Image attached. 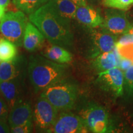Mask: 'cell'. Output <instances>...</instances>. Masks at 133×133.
<instances>
[{
	"label": "cell",
	"instance_id": "cell-1",
	"mask_svg": "<svg viewBox=\"0 0 133 133\" xmlns=\"http://www.w3.org/2000/svg\"><path fill=\"white\" fill-rule=\"evenodd\" d=\"M29 19L49 42L67 49L73 46L74 34L71 21L60 16L49 1L30 14Z\"/></svg>",
	"mask_w": 133,
	"mask_h": 133
},
{
	"label": "cell",
	"instance_id": "cell-2",
	"mask_svg": "<svg viewBox=\"0 0 133 133\" xmlns=\"http://www.w3.org/2000/svg\"><path fill=\"white\" fill-rule=\"evenodd\" d=\"M66 64L51 61L43 55H31L29 57L27 74L35 92L43 89L58 79L65 76Z\"/></svg>",
	"mask_w": 133,
	"mask_h": 133
},
{
	"label": "cell",
	"instance_id": "cell-3",
	"mask_svg": "<svg viewBox=\"0 0 133 133\" xmlns=\"http://www.w3.org/2000/svg\"><path fill=\"white\" fill-rule=\"evenodd\" d=\"M40 96L47 99L59 111H70L75 107L78 87L74 81L65 76L43 89Z\"/></svg>",
	"mask_w": 133,
	"mask_h": 133
},
{
	"label": "cell",
	"instance_id": "cell-4",
	"mask_svg": "<svg viewBox=\"0 0 133 133\" xmlns=\"http://www.w3.org/2000/svg\"><path fill=\"white\" fill-rule=\"evenodd\" d=\"M29 19L25 13L20 10L8 11L0 21V34L17 46H22Z\"/></svg>",
	"mask_w": 133,
	"mask_h": 133
},
{
	"label": "cell",
	"instance_id": "cell-5",
	"mask_svg": "<svg viewBox=\"0 0 133 133\" xmlns=\"http://www.w3.org/2000/svg\"><path fill=\"white\" fill-rule=\"evenodd\" d=\"M79 116L88 131L94 133L112 132V125L107 110L102 106L88 103L81 108Z\"/></svg>",
	"mask_w": 133,
	"mask_h": 133
},
{
	"label": "cell",
	"instance_id": "cell-6",
	"mask_svg": "<svg viewBox=\"0 0 133 133\" xmlns=\"http://www.w3.org/2000/svg\"><path fill=\"white\" fill-rule=\"evenodd\" d=\"M59 112L47 99L40 96L36 101L33 110V120L36 128L47 132L56 122Z\"/></svg>",
	"mask_w": 133,
	"mask_h": 133
},
{
	"label": "cell",
	"instance_id": "cell-7",
	"mask_svg": "<svg viewBox=\"0 0 133 133\" xmlns=\"http://www.w3.org/2000/svg\"><path fill=\"white\" fill-rule=\"evenodd\" d=\"M124 71L118 67H115L98 74L96 83L102 90L116 97L123 94Z\"/></svg>",
	"mask_w": 133,
	"mask_h": 133
},
{
	"label": "cell",
	"instance_id": "cell-8",
	"mask_svg": "<svg viewBox=\"0 0 133 133\" xmlns=\"http://www.w3.org/2000/svg\"><path fill=\"white\" fill-rule=\"evenodd\" d=\"M89 132L79 115L69 111H61L56 122L47 131L51 133H84Z\"/></svg>",
	"mask_w": 133,
	"mask_h": 133
},
{
	"label": "cell",
	"instance_id": "cell-9",
	"mask_svg": "<svg viewBox=\"0 0 133 133\" xmlns=\"http://www.w3.org/2000/svg\"><path fill=\"white\" fill-rule=\"evenodd\" d=\"M126 11L107 8L104 10V21L101 27L112 34H125L132 26Z\"/></svg>",
	"mask_w": 133,
	"mask_h": 133
},
{
	"label": "cell",
	"instance_id": "cell-10",
	"mask_svg": "<svg viewBox=\"0 0 133 133\" xmlns=\"http://www.w3.org/2000/svg\"><path fill=\"white\" fill-rule=\"evenodd\" d=\"M100 28L91 29L89 54L92 59L103 52L113 51L118 41L116 35Z\"/></svg>",
	"mask_w": 133,
	"mask_h": 133
},
{
	"label": "cell",
	"instance_id": "cell-11",
	"mask_svg": "<svg viewBox=\"0 0 133 133\" xmlns=\"http://www.w3.org/2000/svg\"><path fill=\"white\" fill-rule=\"evenodd\" d=\"M25 73L14 79L0 81V95L7 103L9 109L23 100V88Z\"/></svg>",
	"mask_w": 133,
	"mask_h": 133
},
{
	"label": "cell",
	"instance_id": "cell-12",
	"mask_svg": "<svg viewBox=\"0 0 133 133\" xmlns=\"http://www.w3.org/2000/svg\"><path fill=\"white\" fill-rule=\"evenodd\" d=\"M75 19L86 27L96 29L102 25L104 17L101 15L99 9L88 4L86 6H78Z\"/></svg>",
	"mask_w": 133,
	"mask_h": 133
},
{
	"label": "cell",
	"instance_id": "cell-13",
	"mask_svg": "<svg viewBox=\"0 0 133 133\" xmlns=\"http://www.w3.org/2000/svg\"><path fill=\"white\" fill-rule=\"evenodd\" d=\"M33 111L30 104L22 100L10 109L8 121L10 128H12L33 121Z\"/></svg>",
	"mask_w": 133,
	"mask_h": 133
},
{
	"label": "cell",
	"instance_id": "cell-14",
	"mask_svg": "<svg viewBox=\"0 0 133 133\" xmlns=\"http://www.w3.org/2000/svg\"><path fill=\"white\" fill-rule=\"evenodd\" d=\"M28 61L24 56H17L16 59L0 63V81L14 79L25 73Z\"/></svg>",
	"mask_w": 133,
	"mask_h": 133
},
{
	"label": "cell",
	"instance_id": "cell-15",
	"mask_svg": "<svg viewBox=\"0 0 133 133\" xmlns=\"http://www.w3.org/2000/svg\"><path fill=\"white\" fill-rule=\"evenodd\" d=\"M46 38L41 31L31 22L26 25L25 31L23 46L30 52L41 49L45 43Z\"/></svg>",
	"mask_w": 133,
	"mask_h": 133
},
{
	"label": "cell",
	"instance_id": "cell-16",
	"mask_svg": "<svg viewBox=\"0 0 133 133\" xmlns=\"http://www.w3.org/2000/svg\"><path fill=\"white\" fill-rule=\"evenodd\" d=\"M41 54L48 59L59 64H68L73 59L72 54L67 49L50 42L46 44L44 43V46L41 48Z\"/></svg>",
	"mask_w": 133,
	"mask_h": 133
},
{
	"label": "cell",
	"instance_id": "cell-17",
	"mask_svg": "<svg viewBox=\"0 0 133 133\" xmlns=\"http://www.w3.org/2000/svg\"><path fill=\"white\" fill-rule=\"evenodd\" d=\"M118 54L115 49L109 52H103L93 59V66L99 72L118 67Z\"/></svg>",
	"mask_w": 133,
	"mask_h": 133
},
{
	"label": "cell",
	"instance_id": "cell-18",
	"mask_svg": "<svg viewBox=\"0 0 133 133\" xmlns=\"http://www.w3.org/2000/svg\"><path fill=\"white\" fill-rule=\"evenodd\" d=\"M49 1L62 17L70 21L75 19L78 6L74 2L70 0H49Z\"/></svg>",
	"mask_w": 133,
	"mask_h": 133
},
{
	"label": "cell",
	"instance_id": "cell-19",
	"mask_svg": "<svg viewBox=\"0 0 133 133\" xmlns=\"http://www.w3.org/2000/svg\"><path fill=\"white\" fill-rule=\"evenodd\" d=\"M124 86L123 101L126 106L133 109V65L124 71Z\"/></svg>",
	"mask_w": 133,
	"mask_h": 133
},
{
	"label": "cell",
	"instance_id": "cell-20",
	"mask_svg": "<svg viewBox=\"0 0 133 133\" xmlns=\"http://www.w3.org/2000/svg\"><path fill=\"white\" fill-rule=\"evenodd\" d=\"M17 48L14 43L4 38L0 39V60L1 61H12L17 57Z\"/></svg>",
	"mask_w": 133,
	"mask_h": 133
},
{
	"label": "cell",
	"instance_id": "cell-21",
	"mask_svg": "<svg viewBox=\"0 0 133 133\" xmlns=\"http://www.w3.org/2000/svg\"><path fill=\"white\" fill-rule=\"evenodd\" d=\"M49 0H12L16 7L26 14H31L48 3Z\"/></svg>",
	"mask_w": 133,
	"mask_h": 133
},
{
	"label": "cell",
	"instance_id": "cell-22",
	"mask_svg": "<svg viewBox=\"0 0 133 133\" xmlns=\"http://www.w3.org/2000/svg\"><path fill=\"white\" fill-rule=\"evenodd\" d=\"M105 7L128 11L133 6V0H104Z\"/></svg>",
	"mask_w": 133,
	"mask_h": 133
},
{
	"label": "cell",
	"instance_id": "cell-23",
	"mask_svg": "<svg viewBox=\"0 0 133 133\" xmlns=\"http://www.w3.org/2000/svg\"><path fill=\"white\" fill-rule=\"evenodd\" d=\"M115 49L119 57L129 59L133 62V43L125 45L116 44Z\"/></svg>",
	"mask_w": 133,
	"mask_h": 133
},
{
	"label": "cell",
	"instance_id": "cell-24",
	"mask_svg": "<svg viewBox=\"0 0 133 133\" xmlns=\"http://www.w3.org/2000/svg\"><path fill=\"white\" fill-rule=\"evenodd\" d=\"M33 130V121H30L21 125L11 128V132L30 133Z\"/></svg>",
	"mask_w": 133,
	"mask_h": 133
},
{
	"label": "cell",
	"instance_id": "cell-25",
	"mask_svg": "<svg viewBox=\"0 0 133 133\" xmlns=\"http://www.w3.org/2000/svg\"><path fill=\"white\" fill-rule=\"evenodd\" d=\"M10 109L3 97L0 95V120L8 121Z\"/></svg>",
	"mask_w": 133,
	"mask_h": 133
},
{
	"label": "cell",
	"instance_id": "cell-26",
	"mask_svg": "<svg viewBox=\"0 0 133 133\" xmlns=\"http://www.w3.org/2000/svg\"><path fill=\"white\" fill-rule=\"evenodd\" d=\"M132 43H133V35L126 33V34L123 35L122 37H121L117 41L116 44H118V45H125V44Z\"/></svg>",
	"mask_w": 133,
	"mask_h": 133
},
{
	"label": "cell",
	"instance_id": "cell-27",
	"mask_svg": "<svg viewBox=\"0 0 133 133\" xmlns=\"http://www.w3.org/2000/svg\"><path fill=\"white\" fill-rule=\"evenodd\" d=\"M11 132V128L8 121L0 120V133Z\"/></svg>",
	"mask_w": 133,
	"mask_h": 133
},
{
	"label": "cell",
	"instance_id": "cell-28",
	"mask_svg": "<svg viewBox=\"0 0 133 133\" xmlns=\"http://www.w3.org/2000/svg\"><path fill=\"white\" fill-rule=\"evenodd\" d=\"M70 1L74 2L78 6H86L88 4V1L86 0H70Z\"/></svg>",
	"mask_w": 133,
	"mask_h": 133
},
{
	"label": "cell",
	"instance_id": "cell-29",
	"mask_svg": "<svg viewBox=\"0 0 133 133\" xmlns=\"http://www.w3.org/2000/svg\"><path fill=\"white\" fill-rule=\"evenodd\" d=\"M88 1V4H90L92 6H96L103 2L104 0H86Z\"/></svg>",
	"mask_w": 133,
	"mask_h": 133
},
{
	"label": "cell",
	"instance_id": "cell-30",
	"mask_svg": "<svg viewBox=\"0 0 133 133\" xmlns=\"http://www.w3.org/2000/svg\"><path fill=\"white\" fill-rule=\"evenodd\" d=\"M12 0H0V5L6 8L10 4Z\"/></svg>",
	"mask_w": 133,
	"mask_h": 133
},
{
	"label": "cell",
	"instance_id": "cell-31",
	"mask_svg": "<svg viewBox=\"0 0 133 133\" xmlns=\"http://www.w3.org/2000/svg\"><path fill=\"white\" fill-rule=\"evenodd\" d=\"M6 13V8L0 5V21Z\"/></svg>",
	"mask_w": 133,
	"mask_h": 133
},
{
	"label": "cell",
	"instance_id": "cell-32",
	"mask_svg": "<svg viewBox=\"0 0 133 133\" xmlns=\"http://www.w3.org/2000/svg\"><path fill=\"white\" fill-rule=\"evenodd\" d=\"M126 33H128V34H131V35H133V25H132V26L129 29V30L128 31L126 32ZM126 34V33H125Z\"/></svg>",
	"mask_w": 133,
	"mask_h": 133
},
{
	"label": "cell",
	"instance_id": "cell-33",
	"mask_svg": "<svg viewBox=\"0 0 133 133\" xmlns=\"http://www.w3.org/2000/svg\"><path fill=\"white\" fill-rule=\"evenodd\" d=\"M1 60H0V63H1Z\"/></svg>",
	"mask_w": 133,
	"mask_h": 133
}]
</instances>
